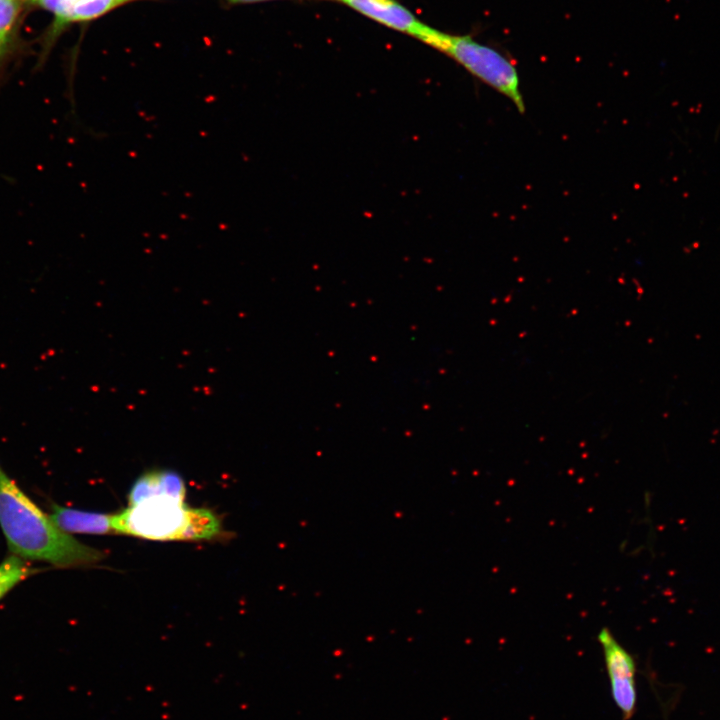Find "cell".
Segmentation results:
<instances>
[{"instance_id": "cell-1", "label": "cell", "mask_w": 720, "mask_h": 720, "mask_svg": "<svg viewBox=\"0 0 720 720\" xmlns=\"http://www.w3.org/2000/svg\"><path fill=\"white\" fill-rule=\"evenodd\" d=\"M0 526L12 554L56 567L91 565L104 553L87 546L53 521L0 465Z\"/></svg>"}, {"instance_id": "cell-2", "label": "cell", "mask_w": 720, "mask_h": 720, "mask_svg": "<svg viewBox=\"0 0 720 720\" xmlns=\"http://www.w3.org/2000/svg\"><path fill=\"white\" fill-rule=\"evenodd\" d=\"M437 50L453 58L473 76L509 98L520 112L525 111L515 65L498 50L470 35L443 32Z\"/></svg>"}, {"instance_id": "cell-3", "label": "cell", "mask_w": 720, "mask_h": 720, "mask_svg": "<svg viewBox=\"0 0 720 720\" xmlns=\"http://www.w3.org/2000/svg\"><path fill=\"white\" fill-rule=\"evenodd\" d=\"M191 507L172 496L147 498L112 515L115 533L151 540H186Z\"/></svg>"}, {"instance_id": "cell-4", "label": "cell", "mask_w": 720, "mask_h": 720, "mask_svg": "<svg viewBox=\"0 0 720 720\" xmlns=\"http://www.w3.org/2000/svg\"><path fill=\"white\" fill-rule=\"evenodd\" d=\"M598 641L603 652L612 699L623 720H629L634 715L637 704L634 658L617 641L609 628L600 630Z\"/></svg>"}, {"instance_id": "cell-5", "label": "cell", "mask_w": 720, "mask_h": 720, "mask_svg": "<svg viewBox=\"0 0 720 720\" xmlns=\"http://www.w3.org/2000/svg\"><path fill=\"white\" fill-rule=\"evenodd\" d=\"M345 3L377 23L406 33L427 45L436 30L421 22L409 9L396 0H347Z\"/></svg>"}, {"instance_id": "cell-6", "label": "cell", "mask_w": 720, "mask_h": 720, "mask_svg": "<svg viewBox=\"0 0 720 720\" xmlns=\"http://www.w3.org/2000/svg\"><path fill=\"white\" fill-rule=\"evenodd\" d=\"M185 483L175 471L152 470L143 473L132 485L128 494L129 505L157 496L185 499Z\"/></svg>"}, {"instance_id": "cell-7", "label": "cell", "mask_w": 720, "mask_h": 720, "mask_svg": "<svg viewBox=\"0 0 720 720\" xmlns=\"http://www.w3.org/2000/svg\"><path fill=\"white\" fill-rule=\"evenodd\" d=\"M50 516L59 528L69 534L104 535L115 533L112 526V514L89 512L52 504Z\"/></svg>"}, {"instance_id": "cell-8", "label": "cell", "mask_w": 720, "mask_h": 720, "mask_svg": "<svg viewBox=\"0 0 720 720\" xmlns=\"http://www.w3.org/2000/svg\"><path fill=\"white\" fill-rule=\"evenodd\" d=\"M131 0H78L67 12L56 18L55 30L66 24L89 21Z\"/></svg>"}, {"instance_id": "cell-9", "label": "cell", "mask_w": 720, "mask_h": 720, "mask_svg": "<svg viewBox=\"0 0 720 720\" xmlns=\"http://www.w3.org/2000/svg\"><path fill=\"white\" fill-rule=\"evenodd\" d=\"M27 560L14 554L9 555L0 563V600L18 583L34 574Z\"/></svg>"}, {"instance_id": "cell-10", "label": "cell", "mask_w": 720, "mask_h": 720, "mask_svg": "<svg viewBox=\"0 0 720 720\" xmlns=\"http://www.w3.org/2000/svg\"><path fill=\"white\" fill-rule=\"evenodd\" d=\"M222 526L217 516L208 509L192 508L186 540L216 538Z\"/></svg>"}, {"instance_id": "cell-11", "label": "cell", "mask_w": 720, "mask_h": 720, "mask_svg": "<svg viewBox=\"0 0 720 720\" xmlns=\"http://www.w3.org/2000/svg\"><path fill=\"white\" fill-rule=\"evenodd\" d=\"M17 13L18 6L14 0H0V58L6 51Z\"/></svg>"}, {"instance_id": "cell-12", "label": "cell", "mask_w": 720, "mask_h": 720, "mask_svg": "<svg viewBox=\"0 0 720 720\" xmlns=\"http://www.w3.org/2000/svg\"><path fill=\"white\" fill-rule=\"evenodd\" d=\"M42 7L53 12L56 18L67 12L78 0H38Z\"/></svg>"}, {"instance_id": "cell-13", "label": "cell", "mask_w": 720, "mask_h": 720, "mask_svg": "<svg viewBox=\"0 0 720 720\" xmlns=\"http://www.w3.org/2000/svg\"><path fill=\"white\" fill-rule=\"evenodd\" d=\"M234 3H257V2H264V1H271V0H229Z\"/></svg>"}, {"instance_id": "cell-14", "label": "cell", "mask_w": 720, "mask_h": 720, "mask_svg": "<svg viewBox=\"0 0 720 720\" xmlns=\"http://www.w3.org/2000/svg\"><path fill=\"white\" fill-rule=\"evenodd\" d=\"M336 1H342V2H344V3H345V2L347 1V0H336Z\"/></svg>"}]
</instances>
